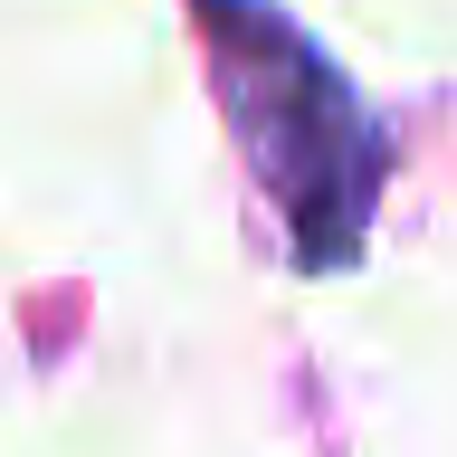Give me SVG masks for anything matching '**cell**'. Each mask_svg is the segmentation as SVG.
Listing matches in <instances>:
<instances>
[{
    "instance_id": "1",
    "label": "cell",
    "mask_w": 457,
    "mask_h": 457,
    "mask_svg": "<svg viewBox=\"0 0 457 457\" xmlns=\"http://www.w3.org/2000/svg\"><path fill=\"white\" fill-rule=\"evenodd\" d=\"M210 57H220L228 124L248 143V171L267 181V200L295 228L305 267H343L371 228L381 200V124L362 114V96L334 77V57L305 29L277 20V0H200Z\"/></svg>"
}]
</instances>
